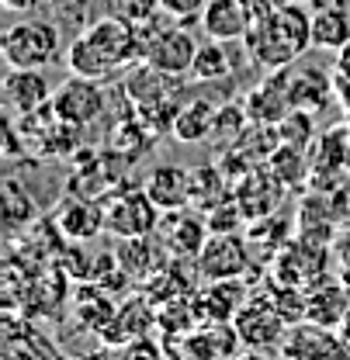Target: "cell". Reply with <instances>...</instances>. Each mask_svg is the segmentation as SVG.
Segmentation results:
<instances>
[{"mask_svg":"<svg viewBox=\"0 0 350 360\" xmlns=\"http://www.w3.org/2000/svg\"><path fill=\"white\" fill-rule=\"evenodd\" d=\"M246 56L263 70H288L312 49V14L299 0H254Z\"/></svg>","mask_w":350,"mask_h":360,"instance_id":"1","label":"cell"},{"mask_svg":"<svg viewBox=\"0 0 350 360\" xmlns=\"http://www.w3.org/2000/svg\"><path fill=\"white\" fill-rule=\"evenodd\" d=\"M139 63V42H135V25L122 14L97 18L90 28H84L70 49H66V66L73 77L90 80H108L111 73Z\"/></svg>","mask_w":350,"mask_h":360,"instance_id":"2","label":"cell"},{"mask_svg":"<svg viewBox=\"0 0 350 360\" xmlns=\"http://www.w3.org/2000/svg\"><path fill=\"white\" fill-rule=\"evenodd\" d=\"M184 25H187V21H174V25L163 28L160 18H156V21H146V25H135L139 59L153 63L156 70H163V73H170V77H187L201 42H194V35H191Z\"/></svg>","mask_w":350,"mask_h":360,"instance_id":"3","label":"cell"},{"mask_svg":"<svg viewBox=\"0 0 350 360\" xmlns=\"http://www.w3.org/2000/svg\"><path fill=\"white\" fill-rule=\"evenodd\" d=\"M0 52L7 66L18 70H45L56 63L59 56V28L45 18H28L18 21L4 32L0 39Z\"/></svg>","mask_w":350,"mask_h":360,"instance_id":"4","label":"cell"},{"mask_svg":"<svg viewBox=\"0 0 350 360\" xmlns=\"http://www.w3.org/2000/svg\"><path fill=\"white\" fill-rule=\"evenodd\" d=\"M160 208L146 194V187H118L104 198V232L115 239H139L153 236L160 225Z\"/></svg>","mask_w":350,"mask_h":360,"instance_id":"5","label":"cell"},{"mask_svg":"<svg viewBox=\"0 0 350 360\" xmlns=\"http://www.w3.org/2000/svg\"><path fill=\"white\" fill-rule=\"evenodd\" d=\"M232 326H236V333H239V343L250 347V350H257V354H263V350H277V347L285 343L288 329H292L288 319H285L281 309H277L270 288L250 291V298H246L243 309L236 312Z\"/></svg>","mask_w":350,"mask_h":360,"instance_id":"6","label":"cell"},{"mask_svg":"<svg viewBox=\"0 0 350 360\" xmlns=\"http://www.w3.org/2000/svg\"><path fill=\"white\" fill-rule=\"evenodd\" d=\"M250 270V250L239 232H208L205 246L194 257L198 281H232Z\"/></svg>","mask_w":350,"mask_h":360,"instance_id":"7","label":"cell"},{"mask_svg":"<svg viewBox=\"0 0 350 360\" xmlns=\"http://www.w3.org/2000/svg\"><path fill=\"white\" fill-rule=\"evenodd\" d=\"M52 111L80 129L94 125L104 111H108V90L101 80H90V77H73L66 84L52 90Z\"/></svg>","mask_w":350,"mask_h":360,"instance_id":"8","label":"cell"},{"mask_svg":"<svg viewBox=\"0 0 350 360\" xmlns=\"http://www.w3.org/2000/svg\"><path fill=\"white\" fill-rule=\"evenodd\" d=\"M156 239L163 243L170 260H194L208 239V219H205V212H194V205L163 212L160 225H156Z\"/></svg>","mask_w":350,"mask_h":360,"instance_id":"9","label":"cell"},{"mask_svg":"<svg viewBox=\"0 0 350 360\" xmlns=\"http://www.w3.org/2000/svg\"><path fill=\"white\" fill-rule=\"evenodd\" d=\"M243 111H246L250 122L277 125L292 111V66L288 70H270L267 80H261L257 87L246 90Z\"/></svg>","mask_w":350,"mask_h":360,"instance_id":"10","label":"cell"},{"mask_svg":"<svg viewBox=\"0 0 350 360\" xmlns=\"http://www.w3.org/2000/svg\"><path fill=\"white\" fill-rule=\"evenodd\" d=\"M52 225L70 243H90V239H97L104 232V201L87 198V194H73V198H66L56 208Z\"/></svg>","mask_w":350,"mask_h":360,"instance_id":"11","label":"cell"},{"mask_svg":"<svg viewBox=\"0 0 350 360\" xmlns=\"http://www.w3.org/2000/svg\"><path fill=\"white\" fill-rule=\"evenodd\" d=\"M153 329H156V302L146 291H139V295H132L125 302H118V312L101 329V336L108 343H115V347H125V343L139 340V336H149Z\"/></svg>","mask_w":350,"mask_h":360,"instance_id":"12","label":"cell"},{"mask_svg":"<svg viewBox=\"0 0 350 360\" xmlns=\"http://www.w3.org/2000/svg\"><path fill=\"white\" fill-rule=\"evenodd\" d=\"M4 104H7V115H35L42 111L45 104H52V87L42 77V70H18V66H7V77H4Z\"/></svg>","mask_w":350,"mask_h":360,"instance_id":"13","label":"cell"},{"mask_svg":"<svg viewBox=\"0 0 350 360\" xmlns=\"http://www.w3.org/2000/svg\"><path fill=\"white\" fill-rule=\"evenodd\" d=\"M194 309L201 322H232L236 312L243 309V302L250 298V288L243 284V277L232 281H205L201 288H194Z\"/></svg>","mask_w":350,"mask_h":360,"instance_id":"14","label":"cell"},{"mask_svg":"<svg viewBox=\"0 0 350 360\" xmlns=\"http://www.w3.org/2000/svg\"><path fill=\"white\" fill-rule=\"evenodd\" d=\"M236 347H243V343H239V333L232 322H198L180 340L184 360H232Z\"/></svg>","mask_w":350,"mask_h":360,"instance_id":"15","label":"cell"},{"mask_svg":"<svg viewBox=\"0 0 350 360\" xmlns=\"http://www.w3.org/2000/svg\"><path fill=\"white\" fill-rule=\"evenodd\" d=\"M146 194L156 201L160 212H174L191 205V194H194V174L184 167V163H156L146 180H142Z\"/></svg>","mask_w":350,"mask_h":360,"instance_id":"16","label":"cell"},{"mask_svg":"<svg viewBox=\"0 0 350 360\" xmlns=\"http://www.w3.org/2000/svg\"><path fill=\"white\" fill-rule=\"evenodd\" d=\"M254 25V0H208L201 11V28L208 39L243 42Z\"/></svg>","mask_w":350,"mask_h":360,"instance_id":"17","label":"cell"},{"mask_svg":"<svg viewBox=\"0 0 350 360\" xmlns=\"http://www.w3.org/2000/svg\"><path fill=\"white\" fill-rule=\"evenodd\" d=\"M115 260H118V270H125L132 277V284H146L170 260V253L163 250V243L153 232V236H139V239H118Z\"/></svg>","mask_w":350,"mask_h":360,"instance_id":"18","label":"cell"},{"mask_svg":"<svg viewBox=\"0 0 350 360\" xmlns=\"http://www.w3.org/2000/svg\"><path fill=\"white\" fill-rule=\"evenodd\" d=\"M170 80H174L170 73H163L153 63L139 59V63H132V70L122 80V94L129 97L132 108H153V104L174 101L170 97Z\"/></svg>","mask_w":350,"mask_h":360,"instance_id":"19","label":"cell"},{"mask_svg":"<svg viewBox=\"0 0 350 360\" xmlns=\"http://www.w3.org/2000/svg\"><path fill=\"white\" fill-rule=\"evenodd\" d=\"M333 97H337V84L326 70H315V66L292 70V108L319 115Z\"/></svg>","mask_w":350,"mask_h":360,"instance_id":"20","label":"cell"},{"mask_svg":"<svg viewBox=\"0 0 350 360\" xmlns=\"http://www.w3.org/2000/svg\"><path fill=\"white\" fill-rule=\"evenodd\" d=\"M281 350L288 360H330V354H337V340L326 326H315L306 319V322L288 329Z\"/></svg>","mask_w":350,"mask_h":360,"instance_id":"21","label":"cell"},{"mask_svg":"<svg viewBox=\"0 0 350 360\" xmlns=\"http://www.w3.org/2000/svg\"><path fill=\"white\" fill-rule=\"evenodd\" d=\"M350 315V295L344 284H333V281H319L306 298V319L315 326H340Z\"/></svg>","mask_w":350,"mask_h":360,"instance_id":"22","label":"cell"},{"mask_svg":"<svg viewBox=\"0 0 350 360\" xmlns=\"http://www.w3.org/2000/svg\"><path fill=\"white\" fill-rule=\"evenodd\" d=\"M215 115H219V108H215L212 101H205V97L187 101V104H180V108H177L174 125H170V135H174L177 142H187V146L205 142V139H212Z\"/></svg>","mask_w":350,"mask_h":360,"instance_id":"23","label":"cell"},{"mask_svg":"<svg viewBox=\"0 0 350 360\" xmlns=\"http://www.w3.org/2000/svg\"><path fill=\"white\" fill-rule=\"evenodd\" d=\"M267 167L270 174L285 184V191H295L312 177V160H308L306 146H292V142H281L270 156H267Z\"/></svg>","mask_w":350,"mask_h":360,"instance_id":"24","label":"cell"},{"mask_svg":"<svg viewBox=\"0 0 350 360\" xmlns=\"http://www.w3.org/2000/svg\"><path fill=\"white\" fill-rule=\"evenodd\" d=\"M350 156V135L347 129H337V132H326L315 139V146L308 149V160H312V177L319 180L323 174H340L347 167Z\"/></svg>","mask_w":350,"mask_h":360,"instance_id":"25","label":"cell"},{"mask_svg":"<svg viewBox=\"0 0 350 360\" xmlns=\"http://www.w3.org/2000/svg\"><path fill=\"white\" fill-rule=\"evenodd\" d=\"M350 42V14L344 7H319L312 14V49H344Z\"/></svg>","mask_w":350,"mask_h":360,"instance_id":"26","label":"cell"},{"mask_svg":"<svg viewBox=\"0 0 350 360\" xmlns=\"http://www.w3.org/2000/svg\"><path fill=\"white\" fill-rule=\"evenodd\" d=\"M187 77L198 80V84H219V80H229V77H232V59H229V52H225V42L208 39V42L198 45V56H194Z\"/></svg>","mask_w":350,"mask_h":360,"instance_id":"27","label":"cell"},{"mask_svg":"<svg viewBox=\"0 0 350 360\" xmlns=\"http://www.w3.org/2000/svg\"><path fill=\"white\" fill-rule=\"evenodd\" d=\"M277 132H281V142H292V146H306L312 142V135H315V125H312V115L308 111H299V108H292L281 122H277Z\"/></svg>","mask_w":350,"mask_h":360,"instance_id":"28","label":"cell"},{"mask_svg":"<svg viewBox=\"0 0 350 360\" xmlns=\"http://www.w3.org/2000/svg\"><path fill=\"white\" fill-rule=\"evenodd\" d=\"M205 219H208V232H236L239 225L246 222V215H243V208L236 205L232 194L225 201H219V205H212L205 212Z\"/></svg>","mask_w":350,"mask_h":360,"instance_id":"29","label":"cell"},{"mask_svg":"<svg viewBox=\"0 0 350 360\" xmlns=\"http://www.w3.org/2000/svg\"><path fill=\"white\" fill-rule=\"evenodd\" d=\"M118 14L132 25H146L163 14V4L160 0H118Z\"/></svg>","mask_w":350,"mask_h":360,"instance_id":"30","label":"cell"},{"mask_svg":"<svg viewBox=\"0 0 350 360\" xmlns=\"http://www.w3.org/2000/svg\"><path fill=\"white\" fill-rule=\"evenodd\" d=\"M160 4H163V14L167 18H174V21H194V18H201V11H205L208 0H160Z\"/></svg>","mask_w":350,"mask_h":360,"instance_id":"31","label":"cell"},{"mask_svg":"<svg viewBox=\"0 0 350 360\" xmlns=\"http://www.w3.org/2000/svg\"><path fill=\"white\" fill-rule=\"evenodd\" d=\"M125 354H129V360H163L167 357V350H163L156 340H149V336H139V340L125 343Z\"/></svg>","mask_w":350,"mask_h":360,"instance_id":"32","label":"cell"},{"mask_svg":"<svg viewBox=\"0 0 350 360\" xmlns=\"http://www.w3.org/2000/svg\"><path fill=\"white\" fill-rule=\"evenodd\" d=\"M333 77H350V42L344 49H337V66H333Z\"/></svg>","mask_w":350,"mask_h":360,"instance_id":"33","label":"cell"},{"mask_svg":"<svg viewBox=\"0 0 350 360\" xmlns=\"http://www.w3.org/2000/svg\"><path fill=\"white\" fill-rule=\"evenodd\" d=\"M45 0H4V7L7 11H18V14H32V11H39Z\"/></svg>","mask_w":350,"mask_h":360,"instance_id":"34","label":"cell"},{"mask_svg":"<svg viewBox=\"0 0 350 360\" xmlns=\"http://www.w3.org/2000/svg\"><path fill=\"white\" fill-rule=\"evenodd\" d=\"M333 84H337V101L347 108L350 115V77H333Z\"/></svg>","mask_w":350,"mask_h":360,"instance_id":"35","label":"cell"},{"mask_svg":"<svg viewBox=\"0 0 350 360\" xmlns=\"http://www.w3.org/2000/svg\"><path fill=\"white\" fill-rule=\"evenodd\" d=\"M14 153H21V146H18V132H14V125L7 122V156H14Z\"/></svg>","mask_w":350,"mask_h":360,"instance_id":"36","label":"cell"},{"mask_svg":"<svg viewBox=\"0 0 350 360\" xmlns=\"http://www.w3.org/2000/svg\"><path fill=\"white\" fill-rule=\"evenodd\" d=\"M344 129H347V135H350V118H347V125H344Z\"/></svg>","mask_w":350,"mask_h":360,"instance_id":"37","label":"cell"},{"mask_svg":"<svg viewBox=\"0 0 350 360\" xmlns=\"http://www.w3.org/2000/svg\"><path fill=\"white\" fill-rule=\"evenodd\" d=\"M299 4H308V0H299Z\"/></svg>","mask_w":350,"mask_h":360,"instance_id":"38","label":"cell"}]
</instances>
